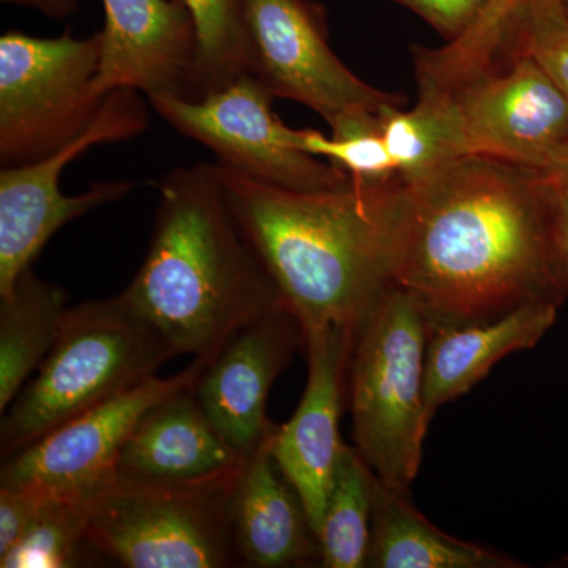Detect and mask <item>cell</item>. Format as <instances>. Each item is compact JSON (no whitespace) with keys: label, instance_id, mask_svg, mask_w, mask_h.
Returning <instances> with one entry per match:
<instances>
[{"label":"cell","instance_id":"obj_19","mask_svg":"<svg viewBox=\"0 0 568 568\" xmlns=\"http://www.w3.org/2000/svg\"><path fill=\"white\" fill-rule=\"evenodd\" d=\"M366 567L519 568L525 564L447 536L418 514L409 503V495L396 491L376 477L372 544Z\"/></svg>","mask_w":568,"mask_h":568},{"label":"cell","instance_id":"obj_18","mask_svg":"<svg viewBox=\"0 0 568 568\" xmlns=\"http://www.w3.org/2000/svg\"><path fill=\"white\" fill-rule=\"evenodd\" d=\"M560 305L538 298L493 320L429 324L425 358L429 417L467 394L500 358L536 346L558 320Z\"/></svg>","mask_w":568,"mask_h":568},{"label":"cell","instance_id":"obj_15","mask_svg":"<svg viewBox=\"0 0 568 568\" xmlns=\"http://www.w3.org/2000/svg\"><path fill=\"white\" fill-rule=\"evenodd\" d=\"M97 89L197 99V44L192 14L175 0H102Z\"/></svg>","mask_w":568,"mask_h":568},{"label":"cell","instance_id":"obj_13","mask_svg":"<svg viewBox=\"0 0 568 568\" xmlns=\"http://www.w3.org/2000/svg\"><path fill=\"white\" fill-rule=\"evenodd\" d=\"M304 343L297 317L280 306L235 332L194 381L197 402L241 457L248 458L274 435L278 425L267 417L268 394Z\"/></svg>","mask_w":568,"mask_h":568},{"label":"cell","instance_id":"obj_11","mask_svg":"<svg viewBox=\"0 0 568 568\" xmlns=\"http://www.w3.org/2000/svg\"><path fill=\"white\" fill-rule=\"evenodd\" d=\"M250 73L274 93L331 123L354 108L379 111L406 99L358 78L332 50L325 10L315 0H245Z\"/></svg>","mask_w":568,"mask_h":568},{"label":"cell","instance_id":"obj_16","mask_svg":"<svg viewBox=\"0 0 568 568\" xmlns=\"http://www.w3.org/2000/svg\"><path fill=\"white\" fill-rule=\"evenodd\" d=\"M272 436L235 478L230 515L239 559L254 568L321 566L320 540L304 503L272 457Z\"/></svg>","mask_w":568,"mask_h":568},{"label":"cell","instance_id":"obj_31","mask_svg":"<svg viewBox=\"0 0 568 568\" xmlns=\"http://www.w3.org/2000/svg\"><path fill=\"white\" fill-rule=\"evenodd\" d=\"M540 170H567L568 171V141L549 152ZM537 170V171H540Z\"/></svg>","mask_w":568,"mask_h":568},{"label":"cell","instance_id":"obj_24","mask_svg":"<svg viewBox=\"0 0 568 568\" xmlns=\"http://www.w3.org/2000/svg\"><path fill=\"white\" fill-rule=\"evenodd\" d=\"M95 491H52L39 517L0 555V567L73 568L99 560L85 538L89 499Z\"/></svg>","mask_w":568,"mask_h":568},{"label":"cell","instance_id":"obj_23","mask_svg":"<svg viewBox=\"0 0 568 568\" xmlns=\"http://www.w3.org/2000/svg\"><path fill=\"white\" fill-rule=\"evenodd\" d=\"M478 44L530 55L568 97V18L560 0H510L484 22Z\"/></svg>","mask_w":568,"mask_h":568},{"label":"cell","instance_id":"obj_1","mask_svg":"<svg viewBox=\"0 0 568 568\" xmlns=\"http://www.w3.org/2000/svg\"><path fill=\"white\" fill-rule=\"evenodd\" d=\"M388 282L429 324L493 320L549 298L564 304L537 170L465 155L392 190Z\"/></svg>","mask_w":568,"mask_h":568},{"label":"cell","instance_id":"obj_3","mask_svg":"<svg viewBox=\"0 0 568 568\" xmlns=\"http://www.w3.org/2000/svg\"><path fill=\"white\" fill-rule=\"evenodd\" d=\"M235 220L302 331L357 334L390 286L387 215L392 190L351 179L320 192L265 185L213 164Z\"/></svg>","mask_w":568,"mask_h":568},{"label":"cell","instance_id":"obj_17","mask_svg":"<svg viewBox=\"0 0 568 568\" xmlns=\"http://www.w3.org/2000/svg\"><path fill=\"white\" fill-rule=\"evenodd\" d=\"M192 386L145 410L121 448L115 477L189 481L233 470L245 462L212 424Z\"/></svg>","mask_w":568,"mask_h":568},{"label":"cell","instance_id":"obj_25","mask_svg":"<svg viewBox=\"0 0 568 568\" xmlns=\"http://www.w3.org/2000/svg\"><path fill=\"white\" fill-rule=\"evenodd\" d=\"M328 126V136L312 129L297 130L298 151L327 160L362 185L388 186L399 181L376 111L354 108L336 115Z\"/></svg>","mask_w":568,"mask_h":568},{"label":"cell","instance_id":"obj_10","mask_svg":"<svg viewBox=\"0 0 568 568\" xmlns=\"http://www.w3.org/2000/svg\"><path fill=\"white\" fill-rule=\"evenodd\" d=\"M274 100V93L252 73L200 99L148 97L175 132L211 149L216 164L234 173L295 192L346 185L351 178L345 171L298 151L297 129L275 114Z\"/></svg>","mask_w":568,"mask_h":568},{"label":"cell","instance_id":"obj_12","mask_svg":"<svg viewBox=\"0 0 568 568\" xmlns=\"http://www.w3.org/2000/svg\"><path fill=\"white\" fill-rule=\"evenodd\" d=\"M205 362L207 358L196 357L178 375L153 376L2 459L0 487L54 493H88L103 487L115 477L121 448L145 410L179 388L192 386Z\"/></svg>","mask_w":568,"mask_h":568},{"label":"cell","instance_id":"obj_14","mask_svg":"<svg viewBox=\"0 0 568 568\" xmlns=\"http://www.w3.org/2000/svg\"><path fill=\"white\" fill-rule=\"evenodd\" d=\"M308 379L294 416L276 426L271 450L302 503L316 536L342 457L339 417L346 403L347 368L355 334L323 327L304 332Z\"/></svg>","mask_w":568,"mask_h":568},{"label":"cell","instance_id":"obj_7","mask_svg":"<svg viewBox=\"0 0 568 568\" xmlns=\"http://www.w3.org/2000/svg\"><path fill=\"white\" fill-rule=\"evenodd\" d=\"M241 466L189 481L112 478L89 499V547L125 568L241 566L230 515Z\"/></svg>","mask_w":568,"mask_h":568},{"label":"cell","instance_id":"obj_2","mask_svg":"<svg viewBox=\"0 0 568 568\" xmlns=\"http://www.w3.org/2000/svg\"><path fill=\"white\" fill-rule=\"evenodd\" d=\"M121 294L175 354L194 358H211L235 332L284 306L207 163L160 179L151 246Z\"/></svg>","mask_w":568,"mask_h":568},{"label":"cell","instance_id":"obj_6","mask_svg":"<svg viewBox=\"0 0 568 568\" xmlns=\"http://www.w3.org/2000/svg\"><path fill=\"white\" fill-rule=\"evenodd\" d=\"M414 59L417 81L446 100L463 155L540 170L549 152L568 141V97L525 52L416 48Z\"/></svg>","mask_w":568,"mask_h":568},{"label":"cell","instance_id":"obj_4","mask_svg":"<svg viewBox=\"0 0 568 568\" xmlns=\"http://www.w3.org/2000/svg\"><path fill=\"white\" fill-rule=\"evenodd\" d=\"M178 357L122 294L67 312L50 355L2 414L0 455L11 457L70 418L140 386Z\"/></svg>","mask_w":568,"mask_h":568},{"label":"cell","instance_id":"obj_30","mask_svg":"<svg viewBox=\"0 0 568 568\" xmlns=\"http://www.w3.org/2000/svg\"><path fill=\"white\" fill-rule=\"evenodd\" d=\"M2 2L39 11L52 20H67L80 9L78 0H2Z\"/></svg>","mask_w":568,"mask_h":568},{"label":"cell","instance_id":"obj_8","mask_svg":"<svg viewBox=\"0 0 568 568\" xmlns=\"http://www.w3.org/2000/svg\"><path fill=\"white\" fill-rule=\"evenodd\" d=\"M102 41L0 37V164L22 166L44 159L91 126L104 99L97 89Z\"/></svg>","mask_w":568,"mask_h":568},{"label":"cell","instance_id":"obj_32","mask_svg":"<svg viewBox=\"0 0 568 568\" xmlns=\"http://www.w3.org/2000/svg\"><path fill=\"white\" fill-rule=\"evenodd\" d=\"M560 6H562V9L566 11L568 18V0H560Z\"/></svg>","mask_w":568,"mask_h":568},{"label":"cell","instance_id":"obj_21","mask_svg":"<svg viewBox=\"0 0 568 568\" xmlns=\"http://www.w3.org/2000/svg\"><path fill=\"white\" fill-rule=\"evenodd\" d=\"M376 474L357 448L345 446L325 504L317 540L321 567L362 568L368 560Z\"/></svg>","mask_w":568,"mask_h":568},{"label":"cell","instance_id":"obj_27","mask_svg":"<svg viewBox=\"0 0 568 568\" xmlns=\"http://www.w3.org/2000/svg\"><path fill=\"white\" fill-rule=\"evenodd\" d=\"M416 13L447 43L470 36L495 9L497 0H392Z\"/></svg>","mask_w":568,"mask_h":568},{"label":"cell","instance_id":"obj_20","mask_svg":"<svg viewBox=\"0 0 568 568\" xmlns=\"http://www.w3.org/2000/svg\"><path fill=\"white\" fill-rule=\"evenodd\" d=\"M67 294L32 268L0 295V414L20 394L61 336Z\"/></svg>","mask_w":568,"mask_h":568},{"label":"cell","instance_id":"obj_5","mask_svg":"<svg viewBox=\"0 0 568 568\" xmlns=\"http://www.w3.org/2000/svg\"><path fill=\"white\" fill-rule=\"evenodd\" d=\"M428 335L424 306L390 284L362 321L347 368L355 448L381 481L403 495L416 480L432 422L425 403Z\"/></svg>","mask_w":568,"mask_h":568},{"label":"cell","instance_id":"obj_22","mask_svg":"<svg viewBox=\"0 0 568 568\" xmlns=\"http://www.w3.org/2000/svg\"><path fill=\"white\" fill-rule=\"evenodd\" d=\"M410 111L388 104L377 111L387 151L402 182H413L463 155L462 140L446 100L436 89L418 84Z\"/></svg>","mask_w":568,"mask_h":568},{"label":"cell","instance_id":"obj_9","mask_svg":"<svg viewBox=\"0 0 568 568\" xmlns=\"http://www.w3.org/2000/svg\"><path fill=\"white\" fill-rule=\"evenodd\" d=\"M144 93L114 89L91 126L58 152L0 171V295L32 268L43 246L67 223L132 193L130 181L93 182L85 192L63 194L61 178L71 162L97 145L123 142L149 129Z\"/></svg>","mask_w":568,"mask_h":568},{"label":"cell","instance_id":"obj_28","mask_svg":"<svg viewBox=\"0 0 568 568\" xmlns=\"http://www.w3.org/2000/svg\"><path fill=\"white\" fill-rule=\"evenodd\" d=\"M548 209V237L552 265L568 295V171L540 170Z\"/></svg>","mask_w":568,"mask_h":568},{"label":"cell","instance_id":"obj_26","mask_svg":"<svg viewBox=\"0 0 568 568\" xmlns=\"http://www.w3.org/2000/svg\"><path fill=\"white\" fill-rule=\"evenodd\" d=\"M192 14L196 28L197 93L222 89L250 73L245 0H175ZM197 97V99H200Z\"/></svg>","mask_w":568,"mask_h":568},{"label":"cell","instance_id":"obj_29","mask_svg":"<svg viewBox=\"0 0 568 568\" xmlns=\"http://www.w3.org/2000/svg\"><path fill=\"white\" fill-rule=\"evenodd\" d=\"M52 491L33 487H0V555L39 517Z\"/></svg>","mask_w":568,"mask_h":568}]
</instances>
